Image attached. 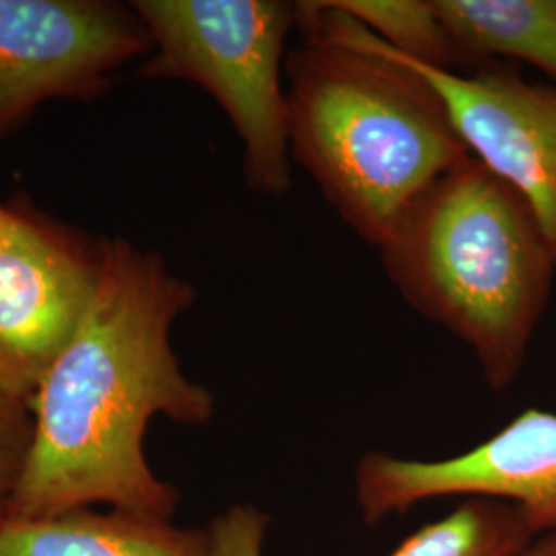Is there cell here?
<instances>
[{
	"mask_svg": "<svg viewBox=\"0 0 556 556\" xmlns=\"http://www.w3.org/2000/svg\"><path fill=\"white\" fill-rule=\"evenodd\" d=\"M402 59L462 73V59L433 0H330Z\"/></svg>",
	"mask_w": 556,
	"mask_h": 556,
	"instance_id": "cell-12",
	"label": "cell"
},
{
	"mask_svg": "<svg viewBox=\"0 0 556 556\" xmlns=\"http://www.w3.org/2000/svg\"><path fill=\"white\" fill-rule=\"evenodd\" d=\"M98 256L15 215L0 236V394L31 404L98 289Z\"/></svg>",
	"mask_w": 556,
	"mask_h": 556,
	"instance_id": "cell-8",
	"label": "cell"
},
{
	"mask_svg": "<svg viewBox=\"0 0 556 556\" xmlns=\"http://www.w3.org/2000/svg\"><path fill=\"white\" fill-rule=\"evenodd\" d=\"M153 46L139 15L96 0H0V132L41 100L80 96Z\"/></svg>",
	"mask_w": 556,
	"mask_h": 556,
	"instance_id": "cell-6",
	"label": "cell"
},
{
	"mask_svg": "<svg viewBox=\"0 0 556 556\" xmlns=\"http://www.w3.org/2000/svg\"><path fill=\"white\" fill-rule=\"evenodd\" d=\"M287 54L291 160L358 239L379 248L404 211L470 153L438 91L330 0L298 2Z\"/></svg>",
	"mask_w": 556,
	"mask_h": 556,
	"instance_id": "cell-2",
	"label": "cell"
},
{
	"mask_svg": "<svg viewBox=\"0 0 556 556\" xmlns=\"http://www.w3.org/2000/svg\"><path fill=\"white\" fill-rule=\"evenodd\" d=\"M379 48L427 80L445 103L468 153L509 184L534 213L556 262V87L505 64L441 71Z\"/></svg>",
	"mask_w": 556,
	"mask_h": 556,
	"instance_id": "cell-7",
	"label": "cell"
},
{
	"mask_svg": "<svg viewBox=\"0 0 556 556\" xmlns=\"http://www.w3.org/2000/svg\"><path fill=\"white\" fill-rule=\"evenodd\" d=\"M13 219H15V213H9V211L0 208V236L11 227Z\"/></svg>",
	"mask_w": 556,
	"mask_h": 556,
	"instance_id": "cell-16",
	"label": "cell"
},
{
	"mask_svg": "<svg viewBox=\"0 0 556 556\" xmlns=\"http://www.w3.org/2000/svg\"><path fill=\"white\" fill-rule=\"evenodd\" d=\"M208 530L91 507L36 519L0 514V556H208Z\"/></svg>",
	"mask_w": 556,
	"mask_h": 556,
	"instance_id": "cell-9",
	"label": "cell"
},
{
	"mask_svg": "<svg viewBox=\"0 0 556 556\" xmlns=\"http://www.w3.org/2000/svg\"><path fill=\"white\" fill-rule=\"evenodd\" d=\"M526 514L495 498H464L390 556H521L536 540Z\"/></svg>",
	"mask_w": 556,
	"mask_h": 556,
	"instance_id": "cell-11",
	"label": "cell"
},
{
	"mask_svg": "<svg viewBox=\"0 0 556 556\" xmlns=\"http://www.w3.org/2000/svg\"><path fill=\"white\" fill-rule=\"evenodd\" d=\"M268 517L254 505H231L208 528V556H262Z\"/></svg>",
	"mask_w": 556,
	"mask_h": 556,
	"instance_id": "cell-14",
	"label": "cell"
},
{
	"mask_svg": "<svg viewBox=\"0 0 556 556\" xmlns=\"http://www.w3.org/2000/svg\"><path fill=\"white\" fill-rule=\"evenodd\" d=\"M100 278L77 332L31 397L34 439L2 517L36 519L91 505L172 521L179 491L144 456L151 418L204 425L215 396L186 378L172 328L197 291L157 254L101 241Z\"/></svg>",
	"mask_w": 556,
	"mask_h": 556,
	"instance_id": "cell-1",
	"label": "cell"
},
{
	"mask_svg": "<svg viewBox=\"0 0 556 556\" xmlns=\"http://www.w3.org/2000/svg\"><path fill=\"white\" fill-rule=\"evenodd\" d=\"M462 73L495 60L534 66L556 87V0H433Z\"/></svg>",
	"mask_w": 556,
	"mask_h": 556,
	"instance_id": "cell-10",
	"label": "cell"
},
{
	"mask_svg": "<svg viewBox=\"0 0 556 556\" xmlns=\"http://www.w3.org/2000/svg\"><path fill=\"white\" fill-rule=\"evenodd\" d=\"M521 556H556V534L538 536Z\"/></svg>",
	"mask_w": 556,
	"mask_h": 556,
	"instance_id": "cell-15",
	"label": "cell"
},
{
	"mask_svg": "<svg viewBox=\"0 0 556 556\" xmlns=\"http://www.w3.org/2000/svg\"><path fill=\"white\" fill-rule=\"evenodd\" d=\"M132 9L157 48L142 75L200 85L238 132L248 188L273 199L289 194L285 50L298 29V2L137 0Z\"/></svg>",
	"mask_w": 556,
	"mask_h": 556,
	"instance_id": "cell-4",
	"label": "cell"
},
{
	"mask_svg": "<svg viewBox=\"0 0 556 556\" xmlns=\"http://www.w3.org/2000/svg\"><path fill=\"white\" fill-rule=\"evenodd\" d=\"M367 526L433 498H495L517 505L536 536L556 534V415L526 408L472 450L443 459L367 452L355 468Z\"/></svg>",
	"mask_w": 556,
	"mask_h": 556,
	"instance_id": "cell-5",
	"label": "cell"
},
{
	"mask_svg": "<svg viewBox=\"0 0 556 556\" xmlns=\"http://www.w3.org/2000/svg\"><path fill=\"white\" fill-rule=\"evenodd\" d=\"M34 439L31 406L0 394V507L13 495Z\"/></svg>",
	"mask_w": 556,
	"mask_h": 556,
	"instance_id": "cell-13",
	"label": "cell"
},
{
	"mask_svg": "<svg viewBox=\"0 0 556 556\" xmlns=\"http://www.w3.org/2000/svg\"><path fill=\"white\" fill-rule=\"evenodd\" d=\"M378 250L406 305L464 342L493 392L509 390L556 275L526 200L468 155L404 211Z\"/></svg>",
	"mask_w": 556,
	"mask_h": 556,
	"instance_id": "cell-3",
	"label": "cell"
}]
</instances>
